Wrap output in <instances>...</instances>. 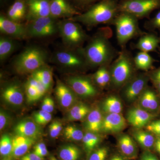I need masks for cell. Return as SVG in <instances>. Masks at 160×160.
Listing matches in <instances>:
<instances>
[{"instance_id": "6da1fadb", "label": "cell", "mask_w": 160, "mask_h": 160, "mask_svg": "<svg viewBox=\"0 0 160 160\" xmlns=\"http://www.w3.org/2000/svg\"><path fill=\"white\" fill-rule=\"evenodd\" d=\"M120 12L118 0H101L83 13L69 19L87 26H93L113 21Z\"/></svg>"}, {"instance_id": "7a4b0ae2", "label": "cell", "mask_w": 160, "mask_h": 160, "mask_svg": "<svg viewBox=\"0 0 160 160\" xmlns=\"http://www.w3.org/2000/svg\"><path fill=\"white\" fill-rule=\"evenodd\" d=\"M83 54L86 63L92 66L105 65L112 58L113 51L105 36L99 34L92 38L88 43Z\"/></svg>"}, {"instance_id": "3957f363", "label": "cell", "mask_w": 160, "mask_h": 160, "mask_svg": "<svg viewBox=\"0 0 160 160\" xmlns=\"http://www.w3.org/2000/svg\"><path fill=\"white\" fill-rule=\"evenodd\" d=\"M47 59V54L43 49L37 46H30L18 56L13 66L19 74H31L46 65Z\"/></svg>"}, {"instance_id": "277c9868", "label": "cell", "mask_w": 160, "mask_h": 160, "mask_svg": "<svg viewBox=\"0 0 160 160\" xmlns=\"http://www.w3.org/2000/svg\"><path fill=\"white\" fill-rule=\"evenodd\" d=\"M58 31L67 48L74 49L86 40V35L78 23L67 19L58 22Z\"/></svg>"}, {"instance_id": "5b68a950", "label": "cell", "mask_w": 160, "mask_h": 160, "mask_svg": "<svg viewBox=\"0 0 160 160\" xmlns=\"http://www.w3.org/2000/svg\"><path fill=\"white\" fill-rule=\"evenodd\" d=\"M113 20L117 37L120 45H124L138 33L137 18L129 13L120 12Z\"/></svg>"}, {"instance_id": "8992f818", "label": "cell", "mask_w": 160, "mask_h": 160, "mask_svg": "<svg viewBox=\"0 0 160 160\" xmlns=\"http://www.w3.org/2000/svg\"><path fill=\"white\" fill-rule=\"evenodd\" d=\"M133 72V67L130 58L125 52H122L112 66L111 80L115 87H119L128 82Z\"/></svg>"}, {"instance_id": "52a82bcc", "label": "cell", "mask_w": 160, "mask_h": 160, "mask_svg": "<svg viewBox=\"0 0 160 160\" xmlns=\"http://www.w3.org/2000/svg\"><path fill=\"white\" fill-rule=\"evenodd\" d=\"M159 9L160 0H122L119 3L120 12H127L137 18L148 16Z\"/></svg>"}, {"instance_id": "ba28073f", "label": "cell", "mask_w": 160, "mask_h": 160, "mask_svg": "<svg viewBox=\"0 0 160 160\" xmlns=\"http://www.w3.org/2000/svg\"><path fill=\"white\" fill-rule=\"evenodd\" d=\"M56 20L49 16L29 21L26 25L28 38L46 37L55 34L58 32Z\"/></svg>"}, {"instance_id": "9c48e42d", "label": "cell", "mask_w": 160, "mask_h": 160, "mask_svg": "<svg viewBox=\"0 0 160 160\" xmlns=\"http://www.w3.org/2000/svg\"><path fill=\"white\" fill-rule=\"evenodd\" d=\"M66 48L56 52L53 61L60 66L68 68H77L82 67L86 62L84 55H80L73 50Z\"/></svg>"}, {"instance_id": "30bf717a", "label": "cell", "mask_w": 160, "mask_h": 160, "mask_svg": "<svg viewBox=\"0 0 160 160\" xmlns=\"http://www.w3.org/2000/svg\"><path fill=\"white\" fill-rule=\"evenodd\" d=\"M67 82L72 90L82 97H92L97 93L96 88L88 78L71 77L68 78Z\"/></svg>"}, {"instance_id": "8fae6325", "label": "cell", "mask_w": 160, "mask_h": 160, "mask_svg": "<svg viewBox=\"0 0 160 160\" xmlns=\"http://www.w3.org/2000/svg\"><path fill=\"white\" fill-rule=\"evenodd\" d=\"M0 30L3 34L12 38L24 39L28 38L26 25L14 22L3 15L0 16Z\"/></svg>"}, {"instance_id": "7c38bea8", "label": "cell", "mask_w": 160, "mask_h": 160, "mask_svg": "<svg viewBox=\"0 0 160 160\" xmlns=\"http://www.w3.org/2000/svg\"><path fill=\"white\" fill-rule=\"evenodd\" d=\"M148 78L144 75H140L127 83L124 91V96L127 102H134L145 91Z\"/></svg>"}, {"instance_id": "4fadbf2b", "label": "cell", "mask_w": 160, "mask_h": 160, "mask_svg": "<svg viewBox=\"0 0 160 160\" xmlns=\"http://www.w3.org/2000/svg\"><path fill=\"white\" fill-rule=\"evenodd\" d=\"M26 19L29 21L50 16V0H27Z\"/></svg>"}, {"instance_id": "5bb4252c", "label": "cell", "mask_w": 160, "mask_h": 160, "mask_svg": "<svg viewBox=\"0 0 160 160\" xmlns=\"http://www.w3.org/2000/svg\"><path fill=\"white\" fill-rule=\"evenodd\" d=\"M155 117L154 115L140 107L129 109L127 112V122L132 127L140 129L146 126Z\"/></svg>"}, {"instance_id": "9a60e30c", "label": "cell", "mask_w": 160, "mask_h": 160, "mask_svg": "<svg viewBox=\"0 0 160 160\" xmlns=\"http://www.w3.org/2000/svg\"><path fill=\"white\" fill-rule=\"evenodd\" d=\"M50 16L56 19L70 18L80 14L67 0H50Z\"/></svg>"}, {"instance_id": "2e32d148", "label": "cell", "mask_w": 160, "mask_h": 160, "mask_svg": "<svg viewBox=\"0 0 160 160\" xmlns=\"http://www.w3.org/2000/svg\"><path fill=\"white\" fill-rule=\"evenodd\" d=\"M126 119L121 113H108L103 118L102 130L106 133H116L126 128Z\"/></svg>"}, {"instance_id": "e0dca14e", "label": "cell", "mask_w": 160, "mask_h": 160, "mask_svg": "<svg viewBox=\"0 0 160 160\" xmlns=\"http://www.w3.org/2000/svg\"><path fill=\"white\" fill-rule=\"evenodd\" d=\"M118 146L120 153L128 160H134L138 155L137 146L129 135L123 134L118 139Z\"/></svg>"}, {"instance_id": "ac0fdd59", "label": "cell", "mask_w": 160, "mask_h": 160, "mask_svg": "<svg viewBox=\"0 0 160 160\" xmlns=\"http://www.w3.org/2000/svg\"><path fill=\"white\" fill-rule=\"evenodd\" d=\"M14 131L17 135L34 140L41 134L38 125L30 120H24L18 123L15 127Z\"/></svg>"}, {"instance_id": "d6986e66", "label": "cell", "mask_w": 160, "mask_h": 160, "mask_svg": "<svg viewBox=\"0 0 160 160\" xmlns=\"http://www.w3.org/2000/svg\"><path fill=\"white\" fill-rule=\"evenodd\" d=\"M34 142L35 140L33 139L17 135L12 140V155L16 158L22 157L26 154Z\"/></svg>"}, {"instance_id": "ffe728a7", "label": "cell", "mask_w": 160, "mask_h": 160, "mask_svg": "<svg viewBox=\"0 0 160 160\" xmlns=\"http://www.w3.org/2000/svg\"><path fill=\"white\" fill-rule=\"evenodd\" d=\"M2 97L6 102L14 106H20L24 100L21 87L15 84H10L4 88Z\"/></svg>"}, {"instance_id": "44dd1931", "label": "cell", "mask_w": 160, "mask_h": 160, "mask_svg": "<svg viewBox=\"0 0 160 160\" xmlns=\"http://www.w3.org/2000/svg\"><path fill=\"white\" fill-rule=\"evenodd\" d=\"M55 93L61 106L64 108H69L75 101V96L71 88L60 82H58Z\"/></svg>"}, {"instance_id": "7402d4cb", "label": "cell", "mask_w": 160, "mask_h": 160, "mask_svg": "<svg viewBox=\"0 0 160 160\" xmlns=\"http://www.w3.org/2000/svg\"><path fill=\"white\" fill-rule=\"evenodd\" d=\"M103 118L102 112L98 108L89 112L85 123L87 131L96 133L101 132Z\"/></svg>"}, {"instance_id": "603a6c76", "label": "cell", "mask_w": 160, "mask_h": 160, "mask_svg": "<svg viewBox=\"0 0 160 160\" xmlns=\"http://www.w3.org/2000/svg\"><path fill=\"white\" fill-rule=\"evenodd\" d=\"M27 8L26 2L24 0H16L10 6L7 12V18L9 19L21 23L26 17Z\"/></svg>"}, {"instance_id": "cb8c5ba5", "label": "cell", "mask_w": 160, "mask_h": 160, "mask_svg": "<svg viewBox=\"0 0 160 160\" xmlns=\"http://www.w3.org/2000/svg\"><path fill=\"white\" fill-rule=\"evenodd\" d=\"M140 108L147 111H154L158 106L157 97L154 92L150 89H145L139 97Z\"/></svg>"}, {"instance_id": "d4e9b609", "label": "cell", "mask_w": 160, "mask_h": 160, "mask_svg": "<svg viewBox=\"0 0 160 160\" xmlns=\"http://www.w3.org/2000/svg\"><path fill=\"white\" fill-rule=\"evenodd\" d=\"M160 43V39L154 34H147L142 37L136 45L137 49L148 52L155 51Z\"/></svg>"}, {"instance_id": "484cf974", "label": "cell", "mask_w": 160, "mask_h": 160, "mask_svg": "<svg viewBox=\"0 0 160 160\" xmlns=\"http://www.w3.org/2000/svg\"><path fill=\"white\" fill-rule=\"evenodd\" d=\"M132 136L138 144L145 150L154 148L155 139L151 132L138 129L133 132Z\"/></svg>"}, {"instance_id": "4316f807", "label": "cell", "mask_w": 160, "mask_h": 160, "mask_svg": "<svg viewBox=\"0 0 160 160\" xmlns=\"http://www.w3.org/2000/svg\"><path fill=\"white\" fill-rule=\"evenodd\" d=\"M31 76L41 82L47 90L51 87L53 82L52 70L46 65L32 72Z\"/></svg>"}, {"instance_id": "83f0119b", "label": "cell", "mask_w": 160, "mask_h": 160, "mask_svg": "<svg viewBox=\"0 0 160 160\" xmlns=\"http://www.w3.org/2000/svg\"><path fill=\"white\" fill-rule=\"evenodd\" d=\"M16 43L12 38L1 37L0 38V60L4 61L9 57L16 48Z\"/></svg>"}, {"instance_id": "f1b7e54d", "label": "cell", "mask_w": 160, "mask_h": 160, "mask_svg": "<svg viewBox=\"0 0 160 160\" xmlns=\"http://www.w3.org/2000/svg\"><path fill=\"white\" fill-rule=\"evenodd\" d=\"M122 105L118 98L116 96L106 98L102 104V109L107 114L121 113L122 111Z\"/></svg>"}, {"instance_id": "f546056e", "label": "cell", "mask_w": 160, "mask_h": 160, "mask_svg": "<svg viewBox=\"0 0 160 160\" xmlns=\"http://www.w3.org/2000/svg\"><path fill=\"white\" fill-rule=\"evenodd\" d=\"M90 109L87 105L80 103L72 107L69 110L68 118L72 121H80L88 115Z\"/></svg>"}, {"instance_id": "4dcf8cb0", "label": "cell", "mask_w": 160, "mask_h": 160, "mask_svg": "<svg viewBox=\"0 0 160 160\" xmlns=\"http://www.w3.org/2000/svg\"><path fill=\"white\" fill-rule=\"evenodd\" d=\"M82 141L86 153L89 156L100 143L101 138L98 133L88 132L84 134Z\"/></svg>"}, {"instance_id": "1f68e13d", "label": "cell", "mask_w": 160, "mask_h": 160, "mask_svg": "<svg viewBox=\"0 0 160 160\" xmlns=\"http://www.w3.org/2000/svg\"><path fill=\"white\" fill-rule=\"evenodd\" d=\"M81 154V151L77 146L69 145L60 149L59 154L62 160H78Z\"/></svg>"}, {"instance_id": "d6a6232c", "label": "cell", "mask_w": 160, "mask_h": 160, "mask_svg": "<svg viewBox=\"0 0 160 160\" xmlns=\"http://www.w3.org/2000/svg\"><path fill=\"white\" fill-rule=\"evenodd\" d=\"M155 60L148 52L141 51L134 58L135 65L137 68L142 70H148L152 67Z\"/></svg>"}, {"instance_id": "836d02e7", "label": "cell", "mask_w": 160, "mask_h": 160, "mask_svg": "<svg viewBox=\"0 0 160 160\" xmlns=\"http://www.w3.org/2000/svg\"><path fill=\"white\" fill-rule=\"evenodd\" d=\"M64 132L66 138L71 141H82L84 136L82 130L73 126H67L64 129Z\"/></svg>"}, {"instance_id": "e575fe53", "label": "cell", "mask_w": 160, "mask_h": 160, "mask_svg": "<svg viewBox=\"0 0 160 160\" xmlns=\"http://www.w3.org/2000/svg\"><path fill=\"white\" fill-rule=\"evenodd\" d=\"M12 148V140L8 135H4L0 141V153L1 155L7 156L11 154Z\"/></svg>"}, {"instance_id": "d590c367", "label": "cell", "mask_w": 160, "mask_h": 160, "mask_svg": "<svg viewBox=\"0 0 160 160\" xmlns=\"http://www.w3.org/2000/svg\"><path fill=\"white\" fill-rule=\"evenodd\" d=\"M109 149L106 146L95 149L88 156V160H106L109 154Z\"/></svg>"}, {"instance_id": "8d00e7d4", "label": "cell", "mask_w": 160, "mask_h": 160, "mask_svg": "<svg viewBox=\"0 0 160 160\" xmlns=\"http://www.w3.org/2000/svg\"><path fill=\"white\" fill-rule=\"evenodd\" d=\"M33 118L34 122L38 125H45L51 121L52 116L51 113L41 110L35 113Z\"/></svg>"}, {"instance_id": "74e56055", "label": "cell", "mask_w": 160, "mask_h": 160, "mask_svg": "<svg viewBox=\"0 0 160 160\" xmlns=\"http://www.w3.org/2000/svg\"><path fill=\"white\" fill-rule=\"evenodd\" d=\"M25 92L27 100L29 102L38 101L42 97L37 88L27 82L25 85Z\"/></svg>"}, {"instance_id": "f35d334b", "label": "cell", "mask_w": 160, "mask_h": 160, "mask_svg": "<svg viewBox=\"0 0 160 160\" xmlns=\"http://www.w3.org/2000/svg\"><path fill=\"white\" fill-rule=\"evenodd\" d=\"M62 129V123L59 122H54L50 124L49 127V134L52 138H56L59 135Z\"/></svg>"}, {"instance_id": "ab89813d", "label": "cell", "mask_w": 160, "mask_h": 160, "mask_svg": "<svg viewBox=\"0 0 160 160\" xmlns=\"http://www.w3.org/2000/svg\"><path fill=\"white\" fill-rule=\"evenodd\" d=\"M147 131L160 137V120L151 122L146 126Z\"/></svg>"}, {"instance_id": "60d3db41", "label": "cell", "mask_w": 160, "mask_h": 160, "mask_svg": "<svg viewBox=\"0 0 160 160\" xmlns=\"http://www.w3.org/2000/svg\"><path fill=\"white\" fill-rule=\"evenodd\" d=\"M54 108V102L52 98L46 97L44 99L42 105V110L51 113Z\"/></svg>"}, {"instance_id": "b9f144b4", "label": "cell", "mask_w": 160, "mask_h": 160, "mask_svg": "<svg viewBox=\"0 0 160 160\" xmlns=\"http://www.w3.org/2000/svg\"><path fill=\"white\" fill-rule=\"evenodd\" d=\"M106 86L107 84H109L110 81H111V75L110 73L107 70L105 67H102L98 70Z\"/></svg>"}, {"instance_id": "7bdbcfd3", "label": "cell", "mask_w": 160, "mask_h": 160, "mask_svg": "<svg viewBox=\"0 0 160 160\" xmlns=\"http://www.w3.org/2000/svg\"><path fill=\"white\" fill-rule=\"evenodd\" d=\"M140 160H160L149 150H145L141 155Z\"/></svg>"}, {"instance_id": "ee69618b", "label": "cell", "mask_w": 160, "mask_h": 160, "mask_svg": "<svg viewBox=\"0 0 160 160\" xmlns=\"http://www.w3.org/2000/svg\"><path fill=\"white\" fill-rule=\"evenodd\" d=\"M9 121V117L6 112L1 110L0 112V129L2 130L7 126Z\"/></svg>"}, {"instance_id": "f6af8a7d", "label": "cell", "mask_w": 160, "mask_h": 160, "mask_svg": "<svg viewBox=\"0 0 160 160\" xmlns=\"http://www.w3.org/2000/svg\"><path fill=\"white\" fill-rule=\"evenodd\" d=\"M101 0H74L75 2L82 7L91 6Z\"/></svg>"}, {"instance_id": "bcb514c9", "label": "cell", "mask_w": 160, "mask_h": 160, "mask_svg": "<svg viewBox=\"0 0 160 160\" xmlns=\"http://www.w3.org/2000/svg\"><path fill=\"white\" fill-rule=\"evenodd\" d=\"M150 24L152 28L153 29H160V10L158 12L154 17L152 19Z\"/></svg>"}, {"instance_id": "7dc6e473", "label": "cell", "mask_w": 160, "mask_h": 160, "mask_svg": "<svg viewBox=\"0 0 160 160\" xmlns=\"http://www.w3.org/2000/svg\"><path fill=\"white\" fill-rule=\"evenodd\" d=\"M20 160H44L43 158L40 157L34 152L24 155L20 159Z\"/></svg>"}, {"instance_id": "c3c4849f", "label": "cell", "mask_w": 160, "mask_h": 160, "mask_svg": "<svg viewBox=\"0 0 160 160\" xmlns=\"http://www.w3.org/2000/svg\"><path fill=\"white\" fill-rule=\"evenodd\" d=\"M94 78L96 82L98 85L102 87H105L106 86L101 76V74H100L98 70L94 75Z\"/></svg>"}, {"instance_id": "681fc988", "label": "cell", "mask_w": 160, "mask_h": 160, "mask_svg": "<svg viewBox=\"0 0 160 160\" xmlns=\"http://www.w3.org/2000/svg\"><path fill=\"white\" fill-rule=\"evenodd\" d=\"M108 160H129L121 153H115L111 156Z\"/></svg>"}, {"instance_id": "f907efd6", "label": "cell", "mask_w": 160, "mask_h": 160, "mask_svg": "<svg viewBox=\"0 0 160 160\" xmlns=\"http://www.w3.org/2000/svg\"><path fill=\"white\" fill-rule=\"evenodd\" d=\"M153 82H160V68L155 71L152 75Z\"/></svg>"}, {"instance_id": "816d5d0a", "label": "cell", "mask_w": 160, "mask_h": 160, "mask_svg": "<svg viewBox=\"0 0 160 160\" xmlns=\"http://www.w3.org/2000/svg\"><path fill=\"white\" fill-rule=\"evenodd\" d=\"M47 149L46 145L44 143H39L34 146V152Z\"/></svg>"}, {"instance_id": "f5cc1de1", "label": "cell", "mask_w": 160, "mask_h": 160, "mask_svg": "<svg viewBox=\"0 0 160 160\" xmlns=\"http://www.w3.org/2000/svg\"><path fill=\"white\" fill-rule=\"evenodd\" d=\"M154 148L157 152L160 155V137H158L156 139Z\"/></svg>"}, {"instance_id": "db71d44e", "label": "cell", "mask_w": 160, "mask_h": 160, "mask_svg": "<svg viewBox=\"0 0 160 160\" xmlns=\"http://www.w3.org/2000/svg\"><path fill=\"white\" fill-rule=\"evenodd\" d=\"M33 152L40 157L43 158L48 154V151L47 149H44V150H40V151Z\"/></svg>"}, {"instance_id": "11a10c76", "label": "cell", "mask_w": 160, "mask_h": 160, "mask_svg": "<svg viewBox=\"0 0 160 160\" xmlns=\"http://www.w3.org/2000/svg\"><path fill=\"white\" fill-rule=\"evenodd\" d=\"M154 83L156 86L157 87L158 90L160 94V82H154Z\"/></svg>"}, {"instance_id": "9f6ffc18", "label": "cell", "mask_w": 160, "mask_h": 160, "mask_svg": "<svg viewBox=\"0 0 160 160\" xmlns=\"http://www.w3.org/2000/svg\"><path fill=\"white\" fill-rule=\"evenodd\" d=\"M50 160H60L58 159L57 158H56L54 156H51L50 158Z\"/></svg>"}, {"instance_id": "6f0895ef", "label": "cell", "mask_w": 160, "mask_h": 160, "mask_svg": "<svg viewBox=\"0 0 160 160\" xmlns=\"http://www.w3.org/2000/svg\"><path fill=\"white\" fill-rule=\"evenodd\" d=\"M9 160V159H4V160Z\"/></svg>"}, {"instance_id": "680465c9", "label": "cell", "mask_w": 160, "mask_h": 160, "mask_svg": "<svg viewBox=\"0 0 160 160\" xmlns=\"http://www.w3.org/2000/svg\"></svg>"}]
</instances>
